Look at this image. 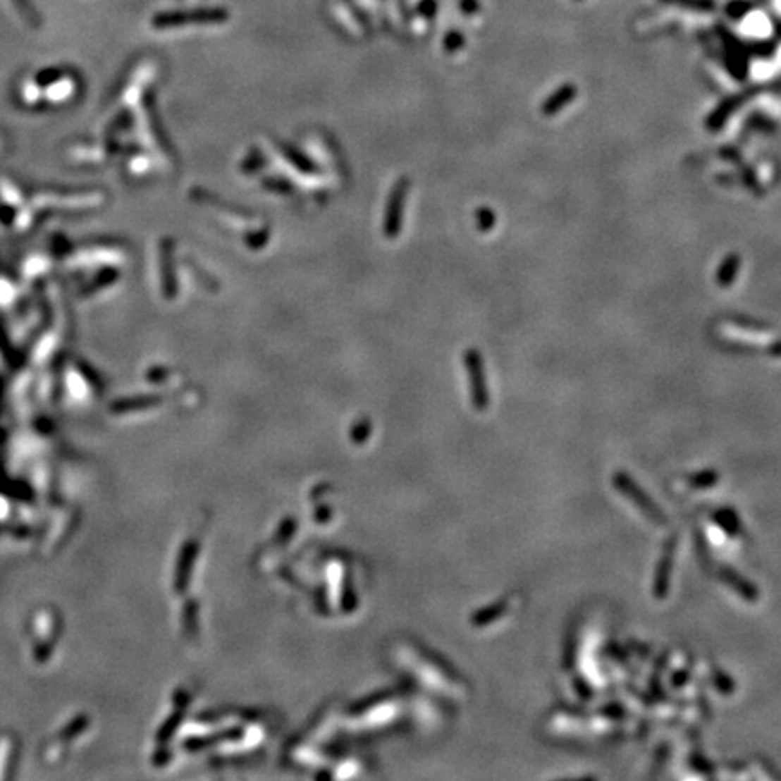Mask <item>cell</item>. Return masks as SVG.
I'll return each instance as SVG.
<instances>
[{
    "label": "cell",
    "mask_w": 781,
    "mask_h": 781,
    "mask_svg": "<svg viewBox=\"0 0 781 781\" xmlns=\"http://www.w3.org/2000/svg\"><path fill=\"white\" fill-rule=\"evenodd\" d=\"M226 18L225 11H219V9H199V11H188V13H174V15H166V17L158 18V24L161 25H178V24H194V22H221Z\"/></svg>",
    "instance_id": "obj_1"
},
{
    "label": "cell",
    "mask_w": 781,
    "mask_h": 781,
    "mask_svg": "<svg viewBox=\"0 0 781 781\" xmlns=\"http://www.w3.org/2000/svg\"><path fill=\"white\" fill-rule=\"evenodd\" d=\"M89 723V718H85V716H80V718H76L75 722H71L69 725H67L66 729L62 731V738L63 740H69V738H73V736H76L78 732H82L83 729H85V725Z\"/></svg>",
    "instance_id": "obj_2"
}]
</instances>
